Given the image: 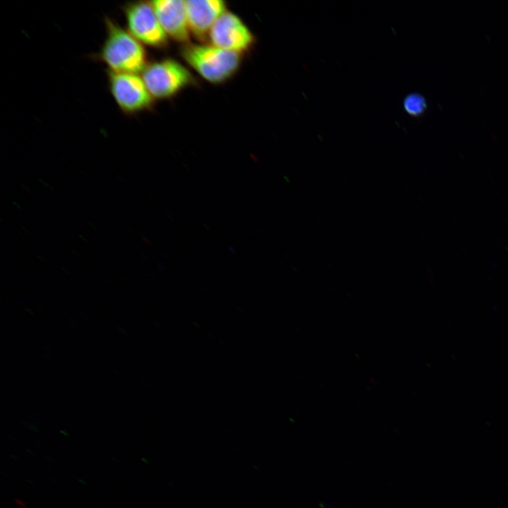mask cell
<instances>
[{
    "label": "cell",
    "instance_id": "1",
    "mask_svg": "<svg viewBox=\"0 0 508 508\" xmlns=\"http://www.w3.org/2000/svg\"><path fill=\"white\" fill-rule=\"evenodd\" d=\"M106 37L95 59L104 63L109 71L142 73L147 65L144 46L126 28L105 17Z\"/></svg>",
    "mask_w": 508,
    "mask_h": 508
},
{
    "label": "cell",
    "instance_id": "2",
    "mask_svg": "<svg viewBox=\"0 0 508 508\" xmlns=\"http://www.w3.org/2000/svg\"><path fill=\"white\" fill-rule=\"evenodd\" d=\"M186 62L202 78L212 83H221L238 69L241 54L211 44L187 43L181 49Z\"/></svg>",
    "mask_w": 508,
    "mask_h": 508
},
{
    "label": "cell",
    "instance_id": "3",
    "mask_svg": "<svg viewBox=\"0 0 508 508\" xmlns=\"http://www.w3.org/2000/svg\"><path fill=\"white\" fill-rule=\"evenodd\" d=\"M153 99L169 98L192 82L190 72L172 59L148 63L141 75Z\"/></svg>",
    "mask_w": 508,
    "mask_h": 508
},
{
    "label": "cell",
    "instance_id": "4",
    "mask_svg": "<svg viewBox=\"0 0 508 508\" xmlns=\"http://www.w3.org/2000/svg\"><path fill=\"white\" fill-rule=\"evenodd\" d=\"M126 29L143 46L165 47L168 37L162 28L151 1H128L122 6Z\"/></svg>",
    "mask_w": 508,
    "mask_h": 508
},
{
    "label": "cell",
    "instance_id": "5",
    "mask_svg": "<svg viewBox=\"0 0 508 508\" xmlns=\"http://www.w3.org/2000/svg\"><path fill=\"white\" fill-rule=\"evenodd\" d=\"M110 93L119 109L133 115L150 109L154 99L138 73L107 71Z\"/></svg>",
    "mask_w": 508,
    "mask_h": 508
},
{
    "label": "cell",
    "instance_id": "6",
    "mask_svg": "<svg viewBox=\"0 0 508 508\" xmlns=\"http://www.w3.org/2000/svg\"><path fill=\"white\" fill-rule=\"evenodd\" d=\"M208 40L214 46L242 54L252 47L254 37L236 14L226 10L212 27Z\"/></svg>",
    "mask_w": 508,
    "mask_h": 508
},
{
    "label": "cell",
    "instance_id": "7",
    "mask_svg": "<svg viewBox=\"0 0 508 508\" xmlns=\"http://www.w3.org/2000/svg\"><path fill=\"white\" fill-rule=\"evenodd\" d=\"M185 4L190 34L205 41L214 23L226 11V3L222 0H187Z\"/></svg>",
    "mask_w": 508,
    "mask_h": 508
},
{
    "label": "cell",
    "instance_id": "8",
    "mask_svg": "<svg viewBox=\"0 0 508 508\" xmlns=\"http://www.w3.org/2000/svg\"><path fill=\"white\" fill-rule=\"evenodd\" d=\"M151 2L167 37L179 42L187 44L190 32L188 25L185 1L155 0Z\"/></svg>",
    "mask_w": 508,
    "mask_h": 508
},
{
    "label": "cell",
    "instance_id": "9",
    "mask_svg": "<svg viewBox=\"0 0 508 508\" xmlns=\"http://www.w3.org/2000/svg\"><path fill=\"white\" fill-rule=\"evenodd\" d=\"M428 107L427 101L423 95L418 92H411L403 99V108L406 113L413 117H421Z\"/></svg>",
    "mask_w": 508,
    "mask_h": 508
},
{
    "label": "cell",
    "instance_id": "10",
    "mask_svg": "<svg viewBox=\"0 0 508 508\" xmlns=\"http://www.w3.org/2000/svg\"><path fill=\"white\" fill-rule=\"evenodd\" d=\"M320 508H331V507H326V506H325V505L322 503V504H320Z\"/></svg>",
    "mask_w": 508,
    "mask_h": 508
}]
</instances>
